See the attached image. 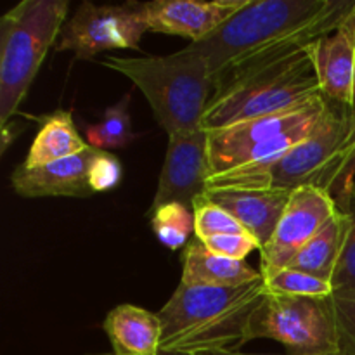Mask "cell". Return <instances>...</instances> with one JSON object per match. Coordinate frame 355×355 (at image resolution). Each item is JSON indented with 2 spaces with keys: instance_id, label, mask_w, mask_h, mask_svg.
<instances>
[{
  "instance_id": "obj_1",
  "label": "cell",
  "mask_w": 355,
  "mask_h": 355,
  "mask_svg": "<svg viewBox=\"0 0 355 355\" xmlns=\"http://www.w3.org/2000/svg\"><path fill=\"white\" fill-rule=\"evenodd\" d=\"M354 6L355 0H250L214 35L189 47L205 55L215 80L305 51L333 33Z\"/></svg>"
},
{
  "instance_id": "obj_2",
  "label": "cell",
  "mask_w": 355,
  "mask_h": 355,
  "mask_svg": "<svg viewBox=\"0 0 355 355\" xmlns=\"http://www.w3.org/2000/svg\"><path fill=\"white\" fill-rule=\"evenodd\" d=\"M266 281L236 288L180 283L158 312L162 352L200 355L238 350L248 343L250 321L266 297Z\"/></svg>"
},
{
  "instance_id": "obj_3",
  "label": "cell",
  "mask_w": 355,
  "mask_h": 355,
  "mask_svg": "<svg viewBox=\"0 0 355 355\" xmlns=\"http://www.w3.org/2000/svg\"><path fill=\"white\" fill-rule=\"evenodd\" d=\"M322 96L309 47L276 62L234 69L214 80L205 130L255 120Z\"/></svg>"
},
{
  "instance_id": "obj_4",
  "label": "cell",
  "mask_w": 355,
  "mask_h": 355,
  "mask_svg": "<svg viewBox=\"0 0 355 355\" xmlns=\"http://www.w3.org/2000/svg\"><path fill=\"white\" fill-rule=\"evenodd\" d=\"M103 64L127 76L144 94L156 121L168 135L203 128L214 76L205 55L193 47L187 45L170 55H107Z\"/></svg>"
},
{
  "instance_id": "obj_5",
  "label": "cell",
  "mask_w": 355,
  "mask_h": 355,
  "mask_svg": "<svg viewBox=\"0 0 355 355\" xmlns=\"http://www.w3.org/2000/svg\"><path fill=\"white\" fill-rule=\"evenodd\" d=\"M68 0H23L0 19V127L26 97L49 49L55 47L68 16Z\"/></svg>"
},
{
  "instance_id": "obj_6",
  "label": "cell",
  "mask_w": 355,
  "mask_h": 355,
  "mask_svg": "<svg viewBox=\"0 0 355 355\" xmlns=\"http://www.w3.org/2000/svg\"><path fill=\"white\" fill-rule=\"evenodd\" d=\"M257 338L276 340L290 355L340 354L329 298L266 293L250 321L248 342Z\"/></svg>"
},
{
  "instance_id": "obj_7",
  "label": "cell",
  "mask_w": 355,
  "mask_h": 355,
  "mask_svg": "<svg viewBox=\"0 0 355 355\" xmlns=\"http://www.w3.org/2000/svg\"><path fill=\"white\" fill-rule=\"evenodd\" d=\"M354 128L355 111L328 101L312 134L274 166L270 189L295 191L304 186H315L329 193Z\"/></svg>"
},
{
  "instance_id": "obj_8",
  "label": "cell",
  "mask_w": 355,
  "mask_h": 355,
  "mask_svg": "<svg viewBox=\"0 0 355 355\" xmlns=\"http://www.w3.org/2000/svg\"><path fill=\"white\" fill-rule=\"evenodd\" d=\"M148 31L144 2L120 6L80 3L62 26L55 51H71L78 59H92L99 52L116 49H141L142 35Z\"/></svg>"
},
{
  "instance_id": "obj_9",
  "label": "cell",
  "mask_w": 355,
  "mask_h": 355,
  "mask_svg": "<svg viewBox=\"0 0 355 355\" xmlns=\"http://www.w3.org/2000/svg\"><path fill=\"white\" fill-rule=\"evenodd\" d=\"M342 210L338 201L326 189L304 186L291 191L272 238L260 252V274L272 276L288 267L297 253L321 231L326 222Z\"/></svg>"
},
{
  "instance_id": "obj_10",
  "label": "cell",
  "mask_w": 355,
  "mask_h": 355,
  "mask_svg": "<svg viewBox=\"0 0 355 355\" xmlns=\"http://www.w3.org/2000/svg\"><path fill=\"white\" fill-rule=\"evenodd\" d=\"M328 99L324 96H318L281 113L207 130L210 177L234 168L236 163L252 149L319 118L324 113Z\"/></svg>"
},
{
  "instance_id": "obj_11",
  "label": "cell",
  "mask_w": 355,
  "mask_h": 355,
  "mask_svg": "<svg viewBox=\"0 0 355 355\" xmlns=\"http://www.w3.org/2000/svg\"><path fill=\"white\" fill-rule=\"evenodd\" d=\"M210 177L208 134L205 128L168 135L165 162L151 211L163 205L179 203L193 210L196 200L207 194Z\"/></svg>"
},
{
  "instance_id": "obj_12",
  "label": "cell",
  "mask_w": 355,
  "mask_h": 355,
  "mask_svg": "<svg viewBox=\"0 0 355 355\" xmlns=\"http://www.w3.org/2000/svg\"><path fill=\"white\" fill-rule=\"evenodd\" d=\"M250 0H151L144 2L148 31L177 35L198 44L214 35Z\"/></svg>"
},
{
  "instance_id": "obj_13",
  "label": "cell",
  "mask_w": 355,
  "mask_h": 355,
  "mask_svg": "<svg viewBox=\"0 0 355 355\" xmlns=\"http://www.w3.org/2000/svg\"><path fill=\"white\" fill-rule=\"evenodd\" d=\"M321 94L355 111V6L333 33L309 45Z\"/></svg>"
},
{
  "instance_id": "obj_14",
  "label": "cell",
  "mask_w": 355,
  "mask_h": 355,
  "mask_svg": "<svg viewBox=\"0 0 355 355\" xmlns=\"http://www.w3.org/2000/svg\"><path fill=\"white\" fill-rule=\"evenodd\" d=\"M101 149L89 146L85 151L69 158L58 159L40 168L19 165L12 172V189L23 198H89L90 165Z\"/></svg>"
},
{
  "instance_id": "obj_15",
  "label": "cell",
  "mask_w": 355,
  "mask_h": 355,
  "mask_svg": "<svg viewBox=\"0 0 355 355\" xmlns=\"http://www.w3.org/2000/svg\"><path fill=\"white\" fill-rule=\"evenodd\" d=\"M208 200L232 215L246 232L259 241L260 248L269 243L279 218L290 201L291 191H210Z\"/></svg>"
},
{
  "instance_id": "obj_16",
  "label": "cell",
  "mask_w": 355,
  "mask_h": 355,
  "mask_svg": "<svg viewBox=\"0 0 355 355\" xmlns=\"http://www.w3.org/2000/svg\"><path fill=\"white\" fill-rule=\"evenodd\" d=\"M103 329L113 355H159L163 326L158 314L132 304H121L107 312Z\"/></svg>"
},
{
  "instance_id": "obj_17",
  "label": "cell",
  "mask_w": 355,
  "mask_h": 355,
  "mask_svg": "<svg viewBox=\"0 0 355 355\" xmlns=\"http://www.w3.org/2000/svg\"><path fill=\"white\" fill-rule=\"evenodd\" d=\"M262 279L259 270L246 266L245 260L215 255L194 236L182 253V277L186 286L236 288Z\"/></svg>"
},
{
  "instance_id": "obj_18",
  "label": "cell",
  "mask_w": 355,
  "mask_h": 355,
  "mask_svg": "<svg viewBox=\"0 0 355 355\" xmlns=\"http://www.w3.org/2000/svg\"><path fill=\"white\" fill-rule=\"evenodd\" d=\"M350 215L347 210H340L333 215L324 227L297 253L293 260L288 263L290 269L309 272L321 279L331 281L336 266L342 257L343 246L350 232Z\"/></svg>"
},
{
  "instance_id": "obj_19",
  "label": "cell",
  "mask_w": 355,
  "mask_h": 355,
  "mask_svg": "<svg viewBox=\"0 0 355 355\" xmlns=\"http://www.w3.org/2000/svg\"><path fill=\"white\" fill-rule=\"evenodd\" d=\"M89 142L82 139L73 123L69 111L58 110L55 113L42 118L40 128L35 135L23 166L40 168L58 159L69 158L89 148Z\"/></svg>"
},
{
  "instance_id": "obj_20",
  "label": "cell",
  "mask_w": 355,
  "mask_h": 355,
  "mask_svg": "<svg viewBox=\"0 0 355 355\" xmlns=\"http://www.w3.org/2000/svg\"><path fill=\"white\" fill-rule=\"evenodd\" d=\"M89 144L97 149H120L130 144L135 139L132 130L130 118V94L123 96L120 103L110 106L104 111V116L99 123L87 128Z\"/></svg>"
},
{
  "instance_id": "obj_21",
  "label": "cell",
  "mask_w": 355,
  "mask_h": 355,
  "mask_svg": "<svg viewBox=\"0 0 355 355\" xmlns=\"http://www.w3.org/2000/svg\"><path fill=\"white\" fill-rule=\"evenodd\" d=\"M151 227L162 245L179 250L189 243L194 232V214L184 205L170 203L151 211Z\"/></svg>"
},
{
  "instance_id": "obj_22",
  "label": "cell",
  "mask_w": 355,
  "mask_h": 355,
  "mask_svg": "<svg viewBox=\"0 0 355 355\" xmlns=\"http://www.w3.org/2000/svg\"><path fill=\"white\" fill-rule=\"evenodd\" d=\"M263 281H266L267 293L305 298H329L333 295L331 281L290 267H284L272 276L263 277Z\"/></svg>"
},
{
  "instance_id": "obj_23",
  "label": "cell",
  "mask_w": 355,
  "mask_h": 355,
  "mask_svg": "<svg viewBox=\"0 0 355 355\" xmlns=\"http://www.w3.org/2000/svg\"><path fill=\"white\" fill-rule=\"evenodd\" d=\"M194 214V236L200 241L218 234H245L246 229L232 217L229 211L208 200V196H201L193 207ZM250 234V232H248Z\"/></svg>"
},
{
  "instance_id": "obj_24",
  "label": "cell",
  "mask_w": 355,
  "mask_h": 355,
  "mask_svg": "<svg viewBox=\"0 0 355 355\" xmlns=\"http://www.w3.org/2000/svg\"><path fill=\"white\" fill-rule=\"evenodd\" d=\"M342 355H355V290L338 291L329 297Z\"/></svg>"
},
{
  "instance_id": "obj_25",
  "label": "cell",
  "mask_w": 355,
  "mask_h": 355,
  "mask_svg": "<svg viewBox=\"0 0 355 355\" xmlns=\"http://www.w3.org/2000/svg\"><path fill=\"white\" fill-rule=\"evenodd\" d=\"M350 215V232L347 238L345 246H343L342 257L336 266L335 274H333V293L338 291L355 290V196L352 194L349 205L345 208Z\"/></svg>"
},
{
  "instance_id": "obj_26",
  "label": "cell",
  "mask_w": 355,
  "mask_h": 355,
  "mask_svg": "<svg viewBox=\"0 0 355 355\" xmlns=\"http://www.w3.org/2000/svg\"><path fill=\"white\" fill-rule=\"evenodd\" d=\"M90 187L94 194L107 193L114 189L121 182L123 177V168H121L120 159L111 153L101 149L90 165Z\"/></svg>"
},
{
  "instance_id": "obj_27",
  "label": "cell",
  "mask_w": 355,
  "mask_h": 355,
  "mask_svg": "<svg viewBox=\"0 0 355 355\" xmlns=\"http://www.w3.org/2000/svg\"><path fill=\"white\" fill-rule=\"evenodd\" d=\"M203 243L207 250L215 255L225 257L232 260H245L255 250H260L259 241L252 234H218L205 239Z\"/></svg>"
},
{
  "instance_id": "obj_28",
  "label": "cell",
  "mask_w": 355,
  "mask_h": 355,
  "mask_svg": "<svg viewBox=\"0 0 355 355\" xmlns=\"http://www.w3.org/2000/svg\"><path fill=\"white\" fill-rule=\"evenodd\" d=\"M354 179H355V128L349 144H347L345 156H343V162L342 165H340L338 173H336L331 189H329V194L338 201V205L343 208V210H345L350 198H352V193L355 189Z\"/></svg>"
},
{
  "instance_id": "obj_29",
  "label": "cell",
  "mask_w": 355,
  "mask_h": 355,
  "mask_svg": "<svg viewBox=\"0 0 355 355\" xmlns=\"http://www.w3.org/2000/svg\"><path fill=\"white\" fill-rule=\"evenodd\" d=\"M200 355H269V354H243L239 350H217V352H205ZM290 355V354H286ZM331 355H342V354H331Z\"/></svg>"
},
{
  "instance_id": "obj_30",
  "label": "cell",
  "mask_w": 355,
  "mask_h": 355,
  "mask_svg": "<svg viewBox=\"0 0 355 355\" xmlns=\"http://www.w3.org/2000/svg\"><path fill=\"white\" fill-rule=\"evenodd\" d=\"M159 355H191V354H180V352H159Z\"/></svg>"
},
{
  "instance_id": "obj_31",
  "label": "cell",
  "mask_w": 355,
  "mask_h": 355,
  "mask_svg": "<svg viewBox=\"0 0 355 355\" xmlns=\"http://www.w3.org/2000/svg\"><path fill=\"white\" fill-rule=\"evenodd\" d=\"M352 194H354V196H355V189H354V193H352Z\"/></svg>"
}]
</instances>
